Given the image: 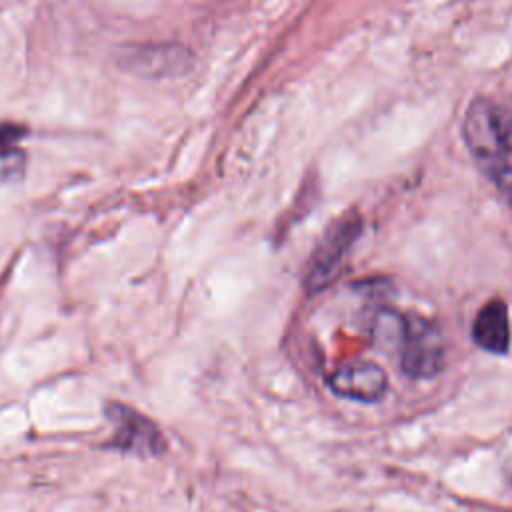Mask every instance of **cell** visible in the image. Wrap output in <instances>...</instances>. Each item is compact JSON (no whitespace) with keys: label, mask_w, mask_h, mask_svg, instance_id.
Segmentation results:
<instances>
[{"label":"cell","mask_w":512,"mask_h":512,"mask_svg":"<svg viewBox=\"0 0 512 512\" xmlns=\"http://www.w3.org/2000/svg\"><path fill=\"white\" fill-rule=\"evenodd\" d=\"M498 116V128H500V138L508 154H512V110H500L496 108Z\"/></svg>","instance_id":"obj_9"},{"label":"cell","mask_w":512,"mask_h":512,"mask_svg":"<svg viewBox=\"0 0 512 512\" xmlns=\"http://www.w3.org/2000/svg\"><path fill=\"white\" fill-rule=\"evenodd\" d=\"M462 132L478 168L512 210V166L500 138L496 106L486 98L472 100L464 114Z\"/></svg>","instance_id":"obj_1"},{"label":"cell","mask_w":512,"mask_h":512,"mask_svg":"<svg viewBox=\"0 0 512 512\" xmlns=\"http://www.w3.org/2000/svg\"><path fill=\"white\" fill-rule=\"evenodd\" d=\"M114 422V446L136 454H158L164 450V440L154 422L128 406L116 404L108 410Z\"/></svg>","instance_id":"obj_6"},{"label":"cell","mask_w":512,"mask_h":512,"mask_svg":"<svg viewBox=\"0 0 512 512\" xmlns=\"http://www.w3.org/2000/svg\"><path fill=\"white\" fill-rule=\"evenodd\" d=\"M446 364V340L440 326L422 316H404L400 338V366L410 378H432Z\"/></svg>","instance_id":"obj_3"},{"label":"cell","mask_w":512,"mask_h":512,"mask_svg":"<svg viewBox=\"0 0 512 512\" xmlns=\"http://www.w3.org/2000/svg\"><path fill=\"white\" fill-rule=\"evenodd\" d=\"M24 134L26 130L18 124H0V158L8 156Z\"/></svg>","instance_id":"obj_8"},{"label":"cell","mask_w":512,"mask_h":512,"mask_svg":"<svg viewBox=\"0 0 512 512\" xmlns=\"http://www.w3.org/2000/svg\"><path fill=\"white\" fill-rule=\"evenodd\" d=\"M362 232V218L356 210H348L334 218L320 236L304 274V286L310 294L324 290L340 274L352 246Z\"/></svg>","instance_id":"obj_2"},{"label":"cell","mask_w":512,"mask_h":512,"mask_svg":"<svg viewBox=\"0 0 512 512\" xmlns=\"http://www.w3.org/2000/svg\"><path fill=\"white\" fill-rule=\"evenodd\" d=\"M472 338L476 346L486 352L504 354L510 346V320L504 300L494 298L486 302L472 324Z\"/></svg>","instance_id":"obj_7"},{"label":"cell","mask_w":512,"mask_h":512,"mask_svg":"<svg viewBox=\"0 0 512 512\" xmlns=\"http://www.w3.org/2000/svg\"><path fill=\"white\" fill-rule=\"evenodd\" d=\"M328 386L340 398L372 404L384 398L388 376L376 362L354 360L336 368L328 376Z\"/></svg>","instance_id":"obj_5"},{"label":"cell","mask_w":512,"mask_h":512,"mask_svg":"<svg viewBox=\"0 0 512 512\" xmlns=\"http://www.w3.org/2000/svg\"><path fill=\"white\" fill-rule=\"evenodd\" d=\"M118 66L144 78H174L190 70L192 54L180 44H136L120 52Z\"/></svg>","instance_id":"obj_4"}]
</instances>
